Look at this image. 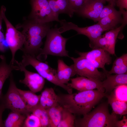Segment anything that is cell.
<instances>
[{
  "label": "cell",
  "mask_w": 127,
  "mask_h": 127,
  "mask_svg": "<svg viewBox=\"0 0 127 127\" xmlns=\"http://www.w3.org/2000/svg\"><path fill=\"white\" fill-rule=\"evenodd\" d=\"M58 95L52 87L46 88L40 95L39 104L47 109L58 103Z\"/></svg>",
  "instance_id": "cell-19"
},
{
  "label": "cell",
  "mask_w": 127,
  "mask_h": 127,
  "mask_svg": "<svg viewBox=\"0 0 127 127\" xmlns=\"http://www.w3.org/2000/svg\"><path fill=\"white\" fill-rule=\"evenodd\" d=\"M89 44L90 47L92 49L102 48L106 50L107 45L106 40L103 35H102L95 40L90 41Z\"/></svg>",
  "instance_id": "cell-31"
},
{
  "label": "cell",
  "mask_w": 127,
  "mask_h": 127,
  "mask_svg": "<svg viewBox=\"0 0 127 127\" xmlns=\"http://www.w3.org/2000/svg\"><path fill=\"white\" fill-rule=\"evenodd\" d=\"M103 72L106 78L102 81V85L106 95L120 86L127 85V73L111 75L107 73L106 70Z\"/></svg>",
  "instance_id": "cell-14"
},
{
  "label": "cell",
  "mask_w": 127,
  "mask_h": 127,
  "mask_svg": "<svg viewBox=\"0 0 127 127\" xmlns=\"http://www.w3.org/2000/svg\"><path fill=\"white\" fill-rule=\"evenodd\" d=\"M106 95L104 89L58 95V103L75 115H83L90 111Z\"/></svg>",
  "instance_id": "cell-1"
},
{
  "label": "cell",
  "mask_w": 127,
  "mask_h": 127,
  "mask_svg": "<svg viewBox=\"0 0 127 127\" xmlns=\"http://www.w3.org/2000/svg\"><path fill=\"white\" fill-rule=\"evenodd\" d=\"M75 115L63 108L61 112V118L57 127H74L75 119Z\"/></svg>",
  "instance_id": "cell-26"
},
{
  "label": "cell",
  "mask_w": 127,
  "mask_h": 127,
  "mask_svg": "<svg viewBox=\"0 0 127 127\" xmlns=\"http://www.w3.org/2000/svg\"><path fill=\"white\" fill-rule=\"evenodd\" d=\"M0 10L6 27L5 40L12 54V59L10 63L14 64L16 60L15 59L16 53L18 50H21L22 49L25 38L22 32L14 27L6 18L5 15V7L2 6Z\"/></svg>",
  "instance_id": "cell-4"
},
{
  "label": "cell",
  "mask_w": 127,
  "mask_h": 127,
  "mask_svg": "<svg viewBox=\"0 0 127 127\" xmlns=\"http://www.w3.org/2000/svg\"><path fill=\"white\" fill-rule=\"evenodd\" d=\"M3 20L2 13L0 10V52H4L6 51L7 49L3 43L5 40V36L3 32L2 27Z\"/></svg>",
  "instance_id": "cell-33"
},
{
  "label": "cell",
  "mask_w": 127,
  "mask_h": 127,
  "mask_svg": "<svg viewBox=\"0 0 127 127\" xmlns=\"http://www.w3.org/2000/svg\"><path fill=\"white\" fill-rule=\"evenodd\" d=\"M108 103H103L92 111L75 119V126L77 127H115L118 120L117 114L109 112Z\"/></svg>",
  "instance_id": "cell-2"
},
{
  "label": "cell",
  "mask_w": 127,
  "mask_h": 127,
  "mask_svg": "<svg viewBox=\"0 0 127 127\" xmlns=\"http://www.w3.org/2000/svg\"><path fill=\"white\" fill-rule=\"evenodd\" d=\"M5 109L4 105L0 102V127H4V122L2 119L3 112Z\"/></svg>",
  "instance_id": "cell-36"
},
{
  "label": "cell",
  "mask_w": 127,
  "mask_h": 127,
  "mask_svg": "<svg viewBox=\"0 0 127 127\" xmlns=\"http://www.w3.org/2000/svg\"><path fill=\"white\" fill-rule=\"evenodd\" d=\"M77 53L80 56L87 59L97 69L101 68L105 70V65L112 62L111 54L103 48H94L88 52H77Z\"/></svg>",
  "instance_id": "cell-10"
},
{
  "label": "cell",
  "mask_w": 127,
  "mask_h": 127,
  "mask_svg": "<svg viewBox=\"0 0 127 127\" xmlns=\"http://www.w3.org/2000/svg\"><path fill=\"white\" fill-rule=\"evenodd\" d=\"M70 79L71 82L67 85L79 91L104 89L102 86V81L99 79L81 76Z\"/></svg>",
  "instance_id": "cell-13"
},
{
  "label": "cell",
  "mask_w": 127,
  "mask_h": 127,
  "mask_svg": "<svg viewBox=\"0 0 127 127\" xmlns=\"http://www.w3.org/2000/svg\"><path fill=\"white\" fill-rule=\"evenodd\" d=\"M47 0L58 22L60 21V14H65L70 17L73 16L74 12L70 7L68 0Z\"/></svg>",
  "instance_id": "cell-15"
},
{
  "label": "cell",
  "mask_w": 127,
  "mask_h": 127,
  "mask_svg": "<svg viewBox=\"0 0 127 127\" xmlns=\"http://www.w3.org/2000/svg\"><path fill=\"white\" fill-rule=\"evenodd\" d=\"M127 119L125 116L120 121L117 120L115 124V127H127Z\"/></svg>",
  "instance_id": "cell-35"
},
{
  "label": "cell",
  "mask_w": 127,
  "mask_h": 127,
  "mask_svg": "<svg viewBox=\"0 0 127 127\" xmlns=\"http://www.w3.org/2000/svg\"><path fill=\"white\" fill-rule=\"evenodd\" d=\"M0 58V99L3 95L2 90L3 85L5 81L10 76L13 70H19V67L7 62L6 58L4 55H1Z\"/></svg>",
  "instance_id": "cell-17"
},
{
  "label": "cell",
  "mask_w": 127,
  "mask_h": 127,
  "mask_svg": "<svg viewBox=\"0 0 127 127\" xmlns=\"http://www.w3.org/2000/svg\"><path fill=\"white\" fill-rule=\"evenodd\" d=\"M57 75L58 79L62 83L67 84L71 78L76 74L74 64L69 66L62 59L58 60Z\"/></svg>",
  "instance_id": "cell-16"
},
{
  "label": "cell",
  "mask_w": 127,
  "mask_h": 127,
  "mask_svg": "<svg viewBox=\"0 0 127 127\" xmlns=\"http://www.w3.org/2000/svg\"><path fill=\"white\" fill-rule=\"evenodd\" d=\"M23 127H40L41 126L39 119L32 113L30 114L29 113L27 115Z\"/></svg>",
  "instance_id": "cell-28"
},
{
  "label": "cell",
  "mask_w": 127,
  "mask_h": 127,
  "mask_svg": "<svg viewBox=\"0 0 127 127\" xmlns=\"http://www.w3.org/2000/svg\"><path fill=\"white\" fill-rule=\"evenodd\" d=\"M119 27L110 30L103 35L106 40V51L111 55H115V46L117 38L119 33L127 24V21L123 20Z\"/></svg>",
  "instance_id": "cell-18"
},
{
  "label": "cell",
  "mask_w": 127,
  "mask_h": 127,
  "mask_svg": "<svg viewBox=\"0 0 127 127\" xmlns=\"http://www.w3.org/2000/svg\"><path fill=\"white\" fill-rule=\"evenodd\" d=\"M122 11L119 13L109 15L101 19L98 21V23L108 31L114 29L118 24L122 22L123 19L121 16Z\"/></svg>",
  "instance_id": "cell-25"
},
{
  "label": "cell",
  "mask_w": 127,
  "mask_h": 127,
  "mask_svg": "<svg viewBox=\"0 0 127 127\" xmlns=\"http://www.w3.org/2000/svg\"><path fill=\"white\" fill-rule=\"evenodd\" d=\"M106 1L108 2L109 4H112L115 5V0H105Z\"/></svg>",
  "instance_id": "cell-37"
},
{
  "label": "cell",
  "mask_w": 127,
  "mask_h": 127,
  "mask_svg": "<svg viewBox=\"0 0 127 127\" xmlns=\"http://www.w3.org/2000/svg\"><path fill=\"white\" fill-rule=\"evenodd\" d=\"M106 1L105 0H88L77 11L80 16L98 21L99 15Z\"/></svg>",
  "instance_id": "cell-12"
},
{
  "label": "cell",
  "mask_w": 127,
  "mask_h": 127,
  "mask_svg": "<svg viewBox=\"0 0 127 127\" xmlns=\"http://www.w3.org/2000/svg\"><path fill=\"white\" fill-rule=\"evenodd\" d=\"M115 6L114 5L110 4L104 5L99 15L98 21L101 19L108 16L117 14L121 12V11H117L114 8Z\"/></svg>",
  "instance_id": "cell-30"
},
{
  "label": "cell",
  "mask_w": 127,
  "mask_h": 127,
  "mask_svg": "<svg viewBox=\"0 0 127 127\" xmlns=\"http://www.w3.org/2000/svg\"><path fill=\"white\" fill-rule=\"evenodd\" d=\"M115 5L119 8V10H127V0H115Z\"/></svg>",
  "instance_id": "cell-34"
},
{
  "label": "cell",
  "mask_w": 127,
  "mask_h": 127,
  "mask_svg": "<svg viewBox=\"0 0 127 127\" xmlns=\"http://www.w3.org/2000/svg\"><path fill=\"white\" fill-rule=\"evenodd\" d=\"M10 76V84L8 90L6 94L3 95L0 99V102L5 109L27 115L30 113L26 108L23 99L18 91L12 73Z\"/></svg>",
  "instance_id": "cell-5"
},
{
  "label": "cell",
  "mask_w": 127,
  "mask_h": 127,
  "mask_svg": "<svg viewBox=\"0 0 127 127\" xmlns=\"http://www.w3.org/2000/svg\"><path fill=\"white\" fill-rule=\"evenodd\" d=\"M105 96L108 99V103L111 106L113 112L117 115H122L127 114V102L120 101L116 97L113 91Z\"/></svg>",
  "instance_id": "cell-21"
},
{
  "label": "cell",
  "mask_w": 127,
  "mask_h": 127,
  "mask_svg": "<svg viewBox=\"0 0 127 127\" xmlns=\"http://www.w3.org/2000/svg\"><path fill=\"white\" fill-rule=\"evenodd\" d=\"M127 54H123L121 56L117 57L114 61L112 66L109 71H107L110 74H123L127 73Z\"/></svg>",
  "instance_id": "cell-23"
},
{
  "label": "cell",
  "mask_w": 127,
  "mask_h": 127,
  "mask_svg": "<svg viewBox=\"0 0 127 127\" xmlns=\"http://www.w3.org/2000/svg\"><path fill=\"white\" fill-rule=\"evenodd\" d=\"M31 3L29 19L41 23L58 22L47 0H31Z\"/></svg>",
  "instance_id": "cell-7"
},
{
  "label": "cell",
  "mask_w": 127,
  "mask_h": 127,
  "mask_svg": "<svg viewBox=\"0 0 127 127\" xmlns=\"http://www.w3.org/2000/svg\"><path fill=\"white\" fill-rule=\"evenodd\" d=\"M113 91L118 99L121 101L127 102V85L120 86Z\"/></svg>",
  "instance_id": "cell-29"
},
{
  "label": "cell",
  "mask_w": 127,
  "mask_h": 127,
  "mask_svg": "<svg viewBox=\"0 0 127 127\" xmlns=\"http://www.w3.org/2000/svg\"><path fill=\"white\" fill-rule=\"evenodd\" d=\"M50 23H40L29 19L21 26L25 40L43 39L51 28Z\"/></svg>",
  "instance_id": "cell-9"
},
{
  "label": "cell",
  "mask_w": 127,
  "mask_h": 127,
  "mask_svg": "<svg viewBox=\"0 0 127 127\" xmlns=\"http://www.w3.org/2000/svg\"><path fill=\"white\" fill-rule=\"evenodd\" d=\"M27 115L12 111L4 122V127H23Z\"/></svg>",
  "instance_id": "cell-22"
},
{
  "label": "cell",
  "mask_w": 127,
  "mask_h": 127,
  "mask_svg": "<svg viewBox=\"0 0 127 127\" xmlns=\"http://www.w3.org/2000/svg\"><path fill=\"white\" fill-rule=\"evenodd\" d=\"M39 119L41 127H49V117L46 109L39 104L31 111Z\"/></svg>",
  "instance_id": "cell-27"
},
{
  "label": "cell",
  "mask_w": 127,
  "mask_h": 127,
  "mask_svg": "<svg viewBox=\"0 0 127 127\" xmlns=\"http://www.w3.org/2000/svg\"><path fill=\"white\" fill-rule=\"evenodd\" d=\"M17 90L23 99L26 108L31 113V110L39 104L40 95H37L30 90H23L18 88Z\"/></svg>",
  "instance_id": "cell-20"
},
{
  "label": "cell",
  "mask_w": 127,
  "mask_h": 127,
  "mask_svg": "<svg viewBox=\"0 0 127 127\" xmlns=\"http://www.w3.org/2000/svg\"><path fill=\"white\" fill-rule=\"evenodd\" d=\"M63 108L58 103L46 109L49 117V127H57L60 120Z\"/></svg>",
  "instance_id": "cell-24"
},
{
  "label": "cell",
  "mask_w": 127,
  "mask_h": 127,
  "mask_svg": "<svg viewBox=\"0 0 127 127\" xmlns=\"http://www.w3.org/2000/svg\"><path fill=\"white\" fill-rule=\"evenodd\" d=\"M15 63L19 67L20 71L24 73V78L20 80V83L24 84L34 93L41 91L45 83V79L39 73L28 71L21 63L16 60Z\"/></svg>",
  "instance_id": "cell-11"
},
{
  "label": "cell",
  "mask_w": 127,
  "mask_h": 127,
  "mask_svg": "<svg viewBox=\"0 0 127 127\" xmlns=\"http://www.w3.org/2000/svg\"><path fill=\"white\" fill-rule=\"evenodd\" d=\"M59 32L57 26L51 28L46 35L44 47L41 48L36 57L38 60H45L48 55L69 57L66 45L68 38L63 37Z\"/></svg>",
  "instance_id": "cell-3"
},
{
  "label": "cell",
  "mask_w": 127,
  "mask_h": 127,
  "mask_svg": "<svg viewBox=\"0 0 127 127\" xmlns=\"http://www.w3.org/2000/svg\"><path fill=\"white\" fill-rule=\"evenodd\" d=\"M88 0H68L70 7L74 12L76 13Z\"/></svg>",
  "instance_id": "cell-32"
},
{
  "label": "cell",
  "mask_w": 127,
  "mask_h": 127,
  "mask_svg": "<svg viewBox=\"0 0 127 127\" xmlns=\"http://www.w3.org/2000/svg\"><path fill=\"white\" fill-rule=\"evenodd\" d=\"M73 61L76 74L81 76L103 80L106 78L103 72L100 71L88 60L80 56L78 58L71 57Z\"/></svg>",
  "instance_id": "cell-8"
},
{
  "label": "cell",
  "mask_w": 127,
  "mask_h": 127,
  "mask_svg": "<svg viewBox=\"0 0 127 127\" xmlns=\"http://www.w3.org/2000/svg\"><path fill=\"white\" fill-rule=\"evenodd\" d=\"M59 22L61 27L58 28V29L61 34L68 30H73L77 32V35L81 34L87 36L90 41L101 36L104 31H108L106 28L98 23L90 26L80 27L72 22H67L64 19L60 20Z\"/></svg>",
  "instance_id": "cell-6"
}]
</instances>
